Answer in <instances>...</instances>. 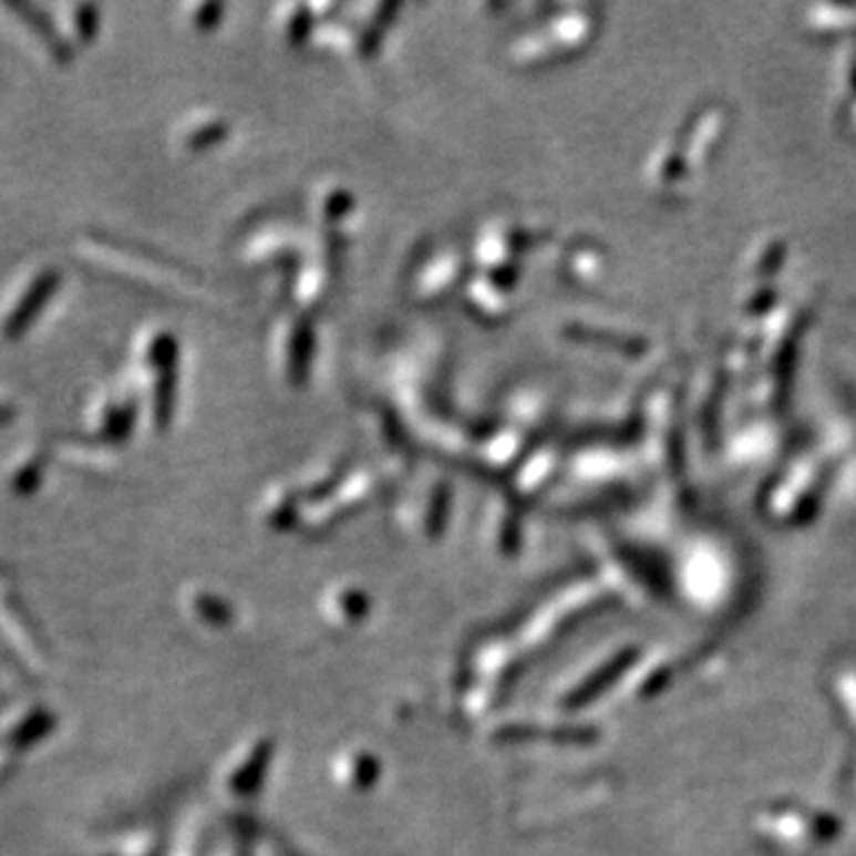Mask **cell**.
Listing matches in <instances>:
<instances>
[{
    "label": "cell",
    "instance_id": "1",
    "mask_svg": "<svg viewBox=\"0 0 856 856\" xmlns=\"http://www.w3.org/2000/svg\"><path fill=\"white\" fill-rule=\"evenodd\" d=\"M55 286V274L41 265H34L18 274V279L10 283L6 296L0 298V338H10L24 333L29 327H34L43 302L51 296Z\"/></svg>",
    "mask_w": 856,
    "mask_h": 856
},
{
    "label": "cell",
    "instance_id": "2",
    "mask_svg": "<svg viewBox=\"0 0 856 856\" xmlns=\"http://www.w3.org/2000/svg\"><path fill=\"white\" fill-rule=\"evenodd\" d=\"M14 414V408L10 405V402L6 398H0V424L10 422V416Z\"/></svg>",
    "mask_w": 856,
    "mask_h": 856
}]
</instances>
